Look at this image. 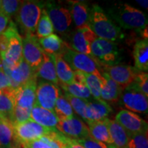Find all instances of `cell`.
<instances>
[{
	"label": "cell",
	"mask_w": 148,
	"mask_h": 148,
	"mask_svg": "<svg viewBox=\"0 0 148 148\" xmlns=\"http://www.w3.org/2000/svg\"><path fill=\"white\" fill-rule=\"evenodd\" d=\"M37 77L43 79L47 82L53 83L56 85L59 84V80L56 73L54 61L52 56L44 52L42 62L36 70Z\"/></svg>",
	"instance_id": "cell-24"
},
{
	"label": "cell",
	"mask_w": 148,
	"mask_h": 148,
	"mask_svg": "<svg viewBox=\"0 0 148 148\" xmlns=\"http://www.w3.org/2000/svg\"><path fill=\"white\" fill-rule=\"evenodd\" d=\"M53 112L59 121H63L73 117V108L61 91L56 101Z\"/></svg>",
	"instance_id": "cell-30"
},
{
	"label": "cell",
	"mask_w": 148,
	"mask_h": 148,
	"mask_svg": "<svg viewBox=\"0 0 148 148\" xmlns=\"http://www.w3.org/2000/svg\"><path fill=\"white\" fill-rule=\"evenodd\" d=\"M135 69L138 71L147 72L148 70V40L140 39L136 41L133 50Z\"/></svg>",
	"instance_id": "cell-26"
},
{
	"label": "cell",
	"mask_w": 148,
	"mask_h": 148,
	"mask_svg": "<svg viewBox=\"0 0 148 148\" xmlns=\"http://www.w3.org/2000/svg\"><path fill=\"white\" fill-rule=\"evenodd\" d=\"M84 75V84L88 88L91 95L95 99H101V79L102 75L98 76L92 73H86Z\"/></svg>",
	"instance_id": "cell-32"
},
{
	"label": "cell",
	"mask_w": 148,
	"mask_h": 148,
	"mask_svg": "<svg viewBox=\"0 0 148 148\" xmlns=\"http://www.w3.org/2000/svg\"><path fill=\"white\" fill-rule=\"evenodd\" d=\"M13 127L16 139L21 145L39 139L51 131H56L42 126L31 119L20 124L13 125Z\"/></svg>",
	"instance_id": "cell-10"
},
{
	"label": "cell",
	"mask_w": 148,
	"mask_h": 148,
	"mask_svg": "<svg viewBox=\"0 0 148 148\" xmlns=\"http://www.w3.org/2000/svg\"><path fill=\"white\" fill-rule=\"evenodd\" d=\"M56 130L64 136L74 140L82 139L90 136L88 127L84 122L74 116L71 119L59 121Z\"/></svg>",
	"instance_id": "cell-15"
},
{
	"label": "cell",
	"mask_w": 148,
	"mask_h": 148,
	"mask_svg": "<svg viewBox=\"0 0 148 148\" xmlns=\"http://www.w3.org/2000/svg\"><path fill=\"white\" fill-rule=\"evenodd\" d=\"M31 110V109H25L15 106L11 115L10 122L13 125H15L29 121L30 120Z\"/></svg>",
	"instance_id": "cell-35"
},
{
	"label": "cell",
	"mask_w": 148,
	"mask_h": 148,
	"mask_svg": "<svg viewBox=\"0 0 148 148\" xmlns=\"http://www.w3.org/2000/svg\"><path fill=\"white\" fill-rule=\"evenodd\" d=\"M108 12L119 27L123 29L142 31L147 27V15L127 3H115L109 8Z\"/></svg>",
	"instance_id": "cell-2"
},
{
	"label": "cell",
	"mask_w": 148,
	"mask_h": 148,
	"mask_svg": "<svg viewBox=\"0 0 148 148\" xmlns=\"http://www.w3.org/2000/svg\"><path fill=\"white\" fill-rule=\"evenodd\" d=\"M36 79H35L13 89L15 106L32 110L36 99Z\"/></svg>",
	"instance_id": "cell-17"
},
{
	"label": "cell",
	"mask_w": 148,
	"mask_h": 148,
	"mask_svg": "<svg viewBox=\"0 0 148 148\" xmlns=\"http://www.w3.org/2000/svg\"><path fill=\"white\" fill-rule=\"evenodd\" d=\"M136 2L139 4L140 6L143 7V8L147 9L148 7V1L147 0H136Z\"/></svg>",
	"instance_id": "cell-44"
},
{
	"label": "cell",
	"mask_w": 148,
	"mask_h": 148,
	"mask_svg": "<svg viewBox=\"0 0 148 148\" xmlns=\"http://www.w3.org/2000/svg\"><path fill=\"white\" fill-rule=\"evenodd\" d=\"M21 145L23 148H52L48 144L44 143L39 139L22 144Z\"/></svg>",
	"instance_id": "cell-40"
},
{
	"label": "cell",
	"mask_w": 148,
	"mask_h": 148,
	"mask_svg": "<svg viewBox=\"0 0 148 148\" xmlns=\"http://www.w3.org/2000/svg\"><path fill=\"white\" fill-rule=\"evenodd\" d=\"M44 7L43 1H23L15 17L22 29L27 33L34 34L38 19Z\"/></svg>",
	"instance_id": "cell-4"
},
{
	"label": "cell",
	"mask_w": 148,
	"mask_h": 148,
	"mask_svg": "<svg viewBox=\"0 0 148 148\" xmlns=\"http://www.w3.org/2000/svg\"><path fill=\"white\" fill-rule=\"evenodd\" d=\"M11 88L9 79L3 71L2 65L0 64V90L6 89V88Z\"/></svg>",
	"instance_id": "cell-41"
},
{
	"label": "cell",
	"mask_w": 148,
	"mask_h": 148,
	"mask_svg": "<svg viewBox=\"0 0 148 148\" xmlns=\"http://www.w3.org/2000/svg\"><path fill=\"white\" fill-rule=\"evenodd\" d=\"M110 105L102 99H94L88 101L86 110V123L106 119L112 112Z\"/></svg>",
	"instance_id": "cell-18"
},
{
	"label": "cell",
	"mask_w": 148,
	"mask_h": 148,
	"mask_svg": "<svg viewBox=\"0 0 148 148\" xmlns=\"http://www.w3.org/2000/svg\"><path fill=\"white\" fill-rule=\"evenodd\" d=\"M10 18L0 11V36L6 30L10 23Z\"/></svg>",
	"instance_id": "cell-42"
},
{
	"label": "cell",
	"mask_w": 148,
	"mask_h": 148,
	"mask_svg": "<svg viewBox=\"0 0 148 148\" xmlns=\"http://www.w3.org/2000/svg\"><path fill=\"white\" fill-rule=\"evenodd\" d=\"M58 85L62 87L64 92H66L73 97L88 100V99H90L92 96L89 90L85 85L74 82L70 84H62L59 82Z\"/></svg>",
	"instance_id": "cell-31"
},
{
	"label": "cell",
	"mask_w": 148,
	"mask_h": 148,
	"mask_svg": "<svg viewBox=\"0 0 148 148\" xmlns=\"http://www.w3.org/2000/svg\"><path fill=\"white\" fill-rule=\"evenodd\" d=\"M91 56L100 65H115L121 60L120 52L116 42L96 38L90 45Z\"/></svg>",
	"instance_id": "cell-5"
},
{
	"label": "cell",
	"mask_w": 148,
	"mask_h": 148,
	"mask_svg": "<svg viewBox=\"0 0 148 148\" xmlns=\"http://www.w3.org/2000/svg\"><path fill=\"white\" fill-rule=\"evenodd\" d=\"M2 68L9 79L10 87L13 89L37 78L36 70L29 66L23 59L17 66L12 69L3 66Z\"/></svg>",
	"instance_id": "cell-11"
},
{
	"label": "cell",
	"mask_w": 148,
	"mask_h": 148,
	"mask_svg": "<svg viewBox=\"0 0 148 148\" xmlns=\"http://www.w3.org/2000/svg\"><path fill=\"white\" fill-rule=\"evenodd\" d=\"M97 38L88 25L76 29L71 36V49L77 52L91 56L90 45Z\"/></svg>",
	"instance_id": "cell-16"
},
{
	"label": "cell",
	"mask_w": 148,
	"mask_h": 148,
	"mask_svg": "<svg viewBox=\"0 0 148 148\" xmlns=\"http://www.w3.org/2000/svg\"><path fill=\"white\" fill-rule=\"evenodd\" d=\"M60 92L57 85L47 81H41L37 84L34 104L53 112Z\"/></svg>",
	"instance_id": "cell-12"
},
{
	"label": "cell",
	"mask_w": 148,
	"mask_h": 148,
	"mask_svg": "<svg viewBox=\"0 0 148 148\" xmlns=\"http://www.w3.org/2000/svg\"><path fill=\"white\" fill-rule=\"evenodd\" d=\"M30 119L42 126L51 130H57L59 120L54 112L34 104L31 110Z\"/></svg>",
	"instance_id": "cell-19"
},
{
	"label": "cell",
	"mask_w": 148,
	"mask_h": 148,
	"mask_svg": "<svg viewBox=\"0 0 148 148\" xmlns=\"http://www.w3.org/2000/svg\"><path fill=\"white\" fill-rule=\"evenodd\" d=\"M103 73L107 74L112 80L124 89L134 82L138 71L134 67L125 64L100 65Z\"/></svg>",
	"instance_id": "cell-13"
},
{
	"label": "cell",
	"mask_w": 148,
	"mask_h": 148,
	"mask_svg": "<svg viewBox=\"0 0 148 148\" xmlns=\"http://www.w3.org/2000/svg\"><path fill=\"white\" fill-rule=\"evenodd\" d=\"M1 1L0 0V11H1Z\"/></svg>",
	"instance_id": "cell-45"
},
{
	"label": "cell",
	"mask_w": 148,
	"mask_h": 148,
	"mask_svg": "<svg viewBox=\"0 0 148 148\" xmlns=\"http://www.w3.org/2000/svg\"><path fill=\"white\" fill-rule=\"evenodd\" d=\"M53 31L54 29H53L52 23L47 12L43 8L36 25V32L37 38H44V37L49 36L53 34Z\"/></svg>",
	"instance_id": "cell-33"
},
{
	"label": "cell",
	"mask_w": 148,
	"mask_h": 148,
	"mask_svg": "<svg viewBox=\"0 0 148 148\" xmlns=\"http://www.w3.org/2000/svg\"><path fill=\"white\" fill-rule=\"evenodd\" d=\"M88 26L97 38L116 43L125 38V34L121 27L116 25L97 4H94L90 9Z\"/></svg>",
	"instance_id": "cell-1"
},
{
	"label": "cell",
	"mask_w": 148,
	"mask_h": 148,
	"mask_svg": "<svg viewBox=\"0 0 148 148\" xmlns=\"http://www.w3.org/2000/svg\"><path fill=\"white\" fill-rule=\"evenodd\" d=\"M54 61L56 73L59 82L62 84H70L74 81V71L69 64L63 60L62 54L51 55Z\"/></svg>",
	"instance_id": "cell-28"
},
{
	"label": "cell",
	"mask_w": 148,
	"mask_h": 148,
	"mask_svg": "<svg viewBox=\"0 0 148 148\" xmlns=\"http://www.w3.org/2000/svg\"><path fill=\"white\" fill-rule=\"evenodd\" d=\"M14 107L13 88L0 90V117L10 121Z\"/></svg>",
	"instance_id": "cell-29"
},
{
	"label": "cell",
	"mask_w": 148,
	"mask_h": 148,
	"mask_svg": "<svg viewBox=\"0 0 148 148\" xmlns=\"http://www.w3.org/2000/svg\"><path fill=\"white\" fill-rule=\"evenodd\" d=\"M101 79V99L104 101L114 102L119 99L123 88L112 80L106 73H103Z\"/></svg>",
	"instance_id": "cell-20"
},
{
	"label": "cell",
	"mask_w": 148,
	"mask_h": 148,
	"mask_svg": "<svg viewBox=\"0 0 148 148\" xmlns=\"http://www.w3.org/2000/svg\"><path fill=\"white\" fill-rule=\"evenodd\" d=\"M22 56L23 60L34 70H36L42 62L44 51L34 34L27 33L22 38Z\"/></svg>",
	"instance_id": "cell-9"
},
{
	"label": "cell",
	"mask_w": 148,
	"mask_h": 148,
	"mask_svg": "<svg viewBox=\"0 0 148 148\" xmlns=\"http://www.w3.org/2000/svg\"><path fill=\"white\" fill-rule=\"evenodd\" d=\"M132 84L143 95L148 97V75L147 73L145 72L138 73Z\"/></svg>",
	"instance_id": "cell-38"
},
{
	"label": "cell",
	"mask_w": 148,
	"mask_h": 148,
	"mask_svg": "<svg viewBox=\"0 0 148 148\" xmlns=\"http://www.w3.org/2000/svg\"><path fill=\"white\" fill-rule=\"evenodd\" d=\"M65 148H84L83 146L76 142V140L72 139V138H70L67 144H66Z\"/></svg>",
	"instance_id": "cell-43"
},
{
	"label": "cell",
	"mask_w": 148,
	"mask_h": 148,
	"mask_svg": "<svg viewBox=\"0 0 148 148\" xmlns=\"http://www.w3.org/2000/svg\"><path fill=\"white\" fill-rule=\"evenodd\" d=\"M75 140L84 148H108L105 143L93 139L90 136L86 138Z\"/></svg>",
	"instance_id": "cell-39"
},
{
	"label": "cell",
	"mask_w": 148,
	"mask_h": 148,
	"mask_svg": "<svg viewBox=\"0 0 148 148\" xmlns=\"http://www.w3.org/2000/svg\"><path fill=\"white\" fill-rule=\"evenodd\" d=\"M119 100L120 103L129 111L147 113V97L139 91L132 83L123 89Z\"/></svg>",
	"instance_id": "cell-8"
},
{
	"label": "cell",
	"mask_w": 148,
	"mask_h": 148,
	"mask_svg": "<svg viewBox=\"0 0 148 148\" xmlns=\"http://www.w3.org/2000/svg\"><path fill=\"white\" fill-rule=\"evenodd\" d=\"M64 96L69 102L73 110H74L77 114H78L83 119L86 120V110L89 101L73 97L66 92H64Z\"/></svg>",
	"instance_id": "cell-34"
},
{
	"label": "cell",
	"mask_w": 148,
	"mask_h": 148,
	"mask_svg": "<svg viewBox=\"0 0 148 148\" xmlns=\"http://www.w3.org/2000/svg\"><path fill=\"white\" fill-rule=\"evenodd\" d=\"M22 1L18 0H3L1 1V12L9 18L15 16L19 10Z\"/></svg>",
	"instance_id": "cell-36"
},
{
	"label": "cell",
	"mask_w": 148,
	"mask_h": 148,
	"mask_svg": "<svg viewBox=\"0 0 148 148\" xmlns=\"http://www.w3.org/2000/svg\"><path fill=\"white\" fill-rule=\"evenodd\" d=\"M69 3L71 5L70 13L76 28H80L85 25H88L90 16V8L87 4L81 1H70Z\"/></svg>",
	"instance_id": "cell-22"
},
{
	"label": "cell",
	"mask_w": 148,
	"mask_h": 148,
	"mask_svg": "<svg viewBox=\"0 0 148 148\" xmlns=\"http://www.w3.org/2000/svg\"><path fill=\"white\" fill-rule=\"evenodd\" d=\"M43 8L47 12L54 30L59 33H64L68 30L72 21L69 9L61 6L54 1L44 3Z\"/></svg>",
	"instance_id": "cell-7"
},
{
	"label": "cell",
	"mask_w": 148,
	"mask_h": 148,
	"mask_svg": "<svg viewBox=\"0 0 148 148\" xmlns=\"http://www.w3.org/2000/svg\"><path fill=\"white\" fill-rule=\"evenodd\" d=\"M127 148H148L147 131L130 136Z\"/></svg>",
	"instance_id": "cell-37"
},
{
	"label": "cell",
	"mask_w": 148,
	"mask_h": 148,
	"mask_svg": "<svg viewBox=\"0 0 148 148\" xmlns=\"http://www.w3.org/2000/svg\"><path fill=\"white\" fill-rule=\"evenodd\" d=\"M0 64H1V57H0Z\"/></svg>",
	"instance_id": "cell-46"
},
{
	"label": "cell",
	"mask_w": 148,
	"mask_h": 148,
	"mask_svg": "<svg viewBox=\"0 0 148 148\" xmlns=\"http://www.w3.org/2000/svg\"><path fill=\"white\" fill-rule=\"evenodd\" d=\"M115 121L125 130L128 137L133 134L147 131V123L131 111L122 110L115 116Z\"/></svg>",
	"instance_id": "cell-14"
},
{
	"label": "cell",
	"mask_w": 148,
	"mask_h": 148,
	"mask_svg": "<svg viewBox=\"0 0 148 148\" xmlns=\"http://www.w3.org/2000/svg\"><path fill=\"white\" fill-rule=\"evenodd\" d=\"M108 118H106L100 121L87 123L90 137L98 141L102 142L106 145L111 144L110 136L108 130Z\"/></svg>",
	"instance_id": "cell-25"
},
{
	"label": "cell",
	"mask_w": 148,
	"mask_h": 148,
	"mask_svg": "<svg viewBox=\"0 0 148 148\" xmlns=\"http://www.w3.org/2000/svg\"><path fill=\"white\" fill-rule=\"evenodd\" d=\"M108 130L111 144L108 148H127L129 137L125 130L115 120H108Z\"/></svg>",
	"instance_id": "cell-23"
},
{
	"label": "cell",
	"mask_w": 148,
	"mask_h": 148,
	"mask_svg": "<svg viewBox=\"0 0 148 148\" xmlns=\"http://www.w3.org/2000/svg\"><path fill=\"white\" fill-rule=\"evenodd\" d=\"M3 34L6 38V46L4 53L1 56V65L12 69L23 60L22 38L12 21Z\"/></svg>",
	"instance_id": "cell-3"
},
{
	"label": "cell",
	"mask_w": 148,
	"mask_h": 148,
	"mask_svg": "<svg viewBox=\"0 0 148 148\" xmlns=\"http://www.w3.org/2000/svg\"><path fill=\"white\" fill-rule=\"evenodd\" d=\"M62 57L73 71L92 73L98 76L101 75L99 70V64L91 56L77 52L67 45L62 53Z\"/></svg>",
	"instance_id": "cell-6"
},
{
	"label": "cell",
	"mask_w": 148,
	"mask_h": 148,
	"mask_svg": "<svg viewBox=\"0 0 148 148\" xmlns=\"http://www.w3.org/2000/svg\"><path fill=\"white\" fill-rule=\"evenodd\" d=\"M38 40L42 51L49 55L62 54L67 46L58 35L55 34L44 38H38Z\"/></svg>",
	"instance_id": "cell-27"
},
{
	"label": "cell",
	"mask_w": 148,
	"mask_h": 148,
	"mask_svg": "<svg viewBox=\"0 0 148 148\" xmlns=\"http://www.w3.org/2000/svg\"><path fill=\"white\" fill-rule=\"evenodd\" d=\"M16 139L13 125L8 120L0 117V148H21Z\"/></svg>",
	"instance_id": "cell-21"
}]
</instances>
